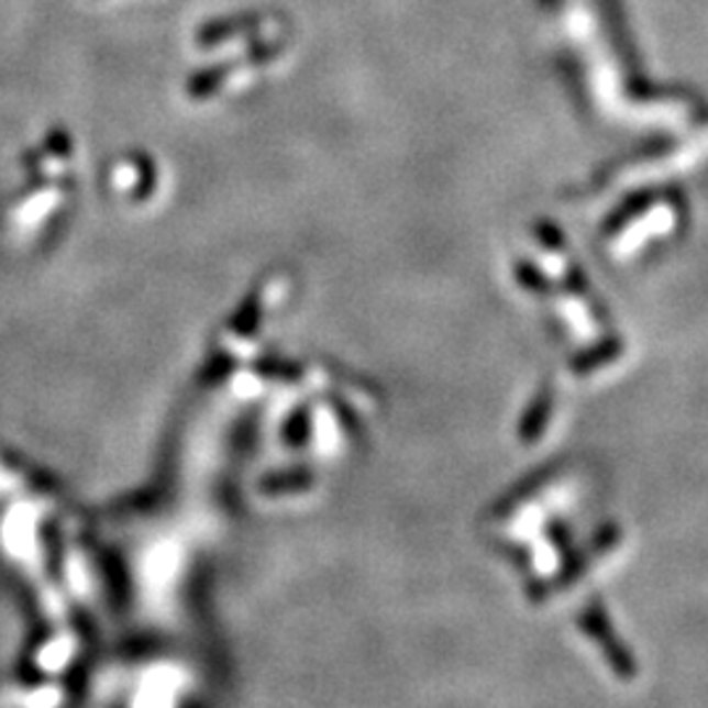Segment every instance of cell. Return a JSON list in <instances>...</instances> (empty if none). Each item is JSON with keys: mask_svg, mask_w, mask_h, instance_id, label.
<instances>
[]
</instances>
